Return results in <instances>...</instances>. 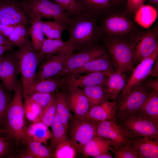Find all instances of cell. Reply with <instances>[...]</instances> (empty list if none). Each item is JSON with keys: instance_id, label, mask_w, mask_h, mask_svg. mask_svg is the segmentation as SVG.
<instances>
[{"instance_id": "obj_2", "label": "cell", "mask_w": 158, "mask_h": 158, "mask_svg": "<svg viewBox=\"0 0 158 158\" xmlns=\"http://www.w3.org/2000/svg\"><path fill=\"white\" fill-rule=\"evenodd\" d=\"M13 92V98L6 108L4 134L19 145L23 140V134L27 128L22 99L21 81L18 82Z\"/></svg>"}, {"instance_id": "obj_49", "label": "cell", "mask_w": 158, "mask_h": 158, "mask_svg": "<svg viewBox=\"0 0 158 158\" xmlns=\"http://www.w3.org/2000/svg\"><path fill=\"white\" fill-rule=\"evenodd\" d=\"M17 157L21 158H34L27 150L24 152L19 153Z\"/></svg>"}, {"instance_id": "obj_31", "label": "cell", "mask_w": 158, "mask_h": 158, "mask_svg": "<svg viewBox=\"0 0 158 158\" xmlns=\"http://www.w3.org/2000/svg\"><path fill=\"white\" fill-rule=\"evenodd\" d=\"M31 24L29 33L31 39V43L33 48L40 51L45 40L42 26V18H37L30 21Z\"/></svg>"}, {"instance_id": "obj_24", "label": "cell", "mask_w": 158, "mask_h": 158, "mask_svg": "<svg viewBox=\"0 0 158 158\" xmlns=\"http://www.w3.org/2000/svg\"><path fill=\"white\" fill-rule=\"evenodd\" d=\"M48 127L40 121L32 123L27 127L23 134V140L46 145L47 141L50 139L52 136V132Z\"/></svg>"}, {"instance_id": "obj_30", "label": "cell", "mask_w": 158, "mask_h": 158, "mask_svg": "<svg viewBox=\"0 0 158 158\" xmlns=\"http://www.w3.org/2000/svg\"><path fill=\"white\" fill-rule=\"evenodd\" d=\"M51 127L52 136L50 139V142L48 148L53 154L59 143L70 138L67 131L59 119L56 113Z\"/></svg>"}, {"instance_id": "obj_19", "label": "cell", "mask_w": 158, "mask_h": 158, "mask_svg": "<svg viewBox=\"0 0 158 158\" xmlns=\"http://www.w3.org/2000/svg\"><path fill=\"white\" fill-rule=\"evenodd\" d=\"M19 73L16 61L11 54L4 57L0 69V79L2 85L9 92L13 91L18 82L17 78Z\"/></svg>"}, {"instance_id": "obj_45", "label": "cell", "mask_w": 158, "mask_h": 158, "mask_svg": "<svg viewBox=\"0 0 158 158\" xmlns=\"http://www.w3.org/2000/svg\"><path fill=\"white\" fill-rule=\"evenodd\" d=\"M145 0H127L125 13L128 15H134L139 8L144 4Z\"/></svg>"}, {"instance_id": "obj_12", "label": "cell", "mask_w": 158, "mask_h": 158, "mask_svg": "<svg viewBox=\"0 0 158 158\" xmlns=\"http://www.w3.org/2000/svg\"><path fill=\"white\" fill-rule=\"evenodd\" d=\"M98 123L97 136L110 140L111 146L117 147L130 143L127 133L115 118Z\"/></svg>"}, {"instance_id": "obj_14", "label": "cell", "mask_w": 158, "mask_h": 158, "mask_svg": "<svg viewBox=\"0 0 158 158\" xmlns=\"http://www.w3.org/2000/svg\"><path fill=\"white\" fill-rule=\"evenodd\" d=\"M158 47L150 56L142 60L134 68L132 73L122 90L121 94L129 92L134 87L143 82L152 73L157 58Z\"/></svg>"}, {"instance_id": "obj_4", "label": "cell", "mask_w": 158, "mask_h": 158, "mask_svg": "<svg viewBox=\"0 0 158 158\" xmlns=\"http://www.w3.org/2000/svg\"><path fill=\"white\" fill-rule=\"evenodd\" d=\"M29 22L37 18L52 19L66 26L73 19L59 5L51 0H22L18 1Z\"/></svg>"}, {"instance_id": "obj_17", "label": "cell", "mask_w": 158, "mask_h": 158, "mask_svg": "<svg viewBox=\"0 0 158 158\" xmlns=\"http://www.w3.org/2000/svg\"><path fill=\"white\" fill-rule=\"evenodd\" d=\"M83 13L98 20L115 12L117 5L114 0H77Z\"/></svg>"}, {"instance_id": "obj_37", "label": "cell", "mask_w": 158, "mask_h": 158, "mask_svg": "<svg viewBox=\"0 0 158 158\" xmlns=\"http://www.w3.org/2000/svg\"><path fill=\"white\" fill-rule=\"evenodd\" d=\"M78 154V153L77 150L70 138L57 145L53 153V157L74 158Z\"/></svg>"}, {"instance_id": "obj_48", "label": "cell", "mask_w": 158, "mask_h": 158, "mask_svg": "<svg viewBox=\"0 0 158 158\" xmlns=\"http://www.w3.org/2000/svg\"><path fill=\"white\" fill-rule=\"evenodd\" d=\"M147 83L149 87L152 89L158 91V80L148 81Z\"/></svg>"}, {"instance_id": "obj_46", "label": "cell", "mask_w": 158, "mask_h": 158, "mask_svg": "<svg viewBox=\"0 0 158 158\" xmlns=\"http://www.w3.org/2000/svg\"><path fill=\"white\" fill-rule=\"evenodd\" d=\"M17 25H7L0 23V33L8 39Z\"/></svg>"}, {"instance_id": "obj_41", "label": "cell", "mask_w": 158, "mask_h": 158, "mask_svg": "<svg viewBox=\"0 0 158 158\" xmlns=\"http://www.w3.org/2000/svg\"><path fill=\"white\" fill-rule=\"evenodd\" d=\"M54 0L62 7L68 16L72 18L83 13L82 9L77 0Z\"/></svg>"}, {"instance_id": "obj_50", "label": "cell", "mask_w": 158, "mask_h": 158, "mask_svg": "<svg viewBox=\"0 0 158 158\" xmlns=\"http://www.w3.org/2000/svg\"><path fill=\"white\" fill-rule=\"evenodd\" d=\"M13 44L9 40L0 33V45Z\"/></svg>"}, {"instance_id": "obj_6", "label": "cell", "mask_w": 158, "mask_h": 158, "mask_svg": "<svg viewBox=\"0 0 158 158\" xmlns=\"http://www.w3.org/2000/svg\"><path fill=\"white\" fill-rule=\"evenodd\" d=\"M130 139L138 137H158V123L138 110L115 118Z\"/></svg>"}, {"instance_id": "obj_5", "label": "cell", "mask_w": 158, "mask_h": 158, "mask_svg": "<svg viewBox=\"0 0 158 158\" xmlns=\"http://www.w3.org/2000/svg\"><path fill=\"white\" fill-rule=\"evenodd\" d=\"M11 54L16 61L21 75L23 91L34 82L37 69L44 59L33 48L30 41Z\"/></svg>"}, {"instance_id": "obj_3", "label": "cell", "mask_w": 158, "mask_h": 158, "mask_svg": "<svg viewBox=\"0 0 158 158\" xmlns=\"http://www.w3.org/2000/svg\"><path fill=\"white\" fill-rule=\"evenodd\" d=\"M99 20L102 39L130 40L139 32L135 23L126 14L114 12Z\"/></svg>"}, {"instance_id": "obj_22", "label": "cell", "mask_w": 158, "mask_h": 158, "mask_svg": "<svg viewBox=\"0 0 158 158\" xmlns=\"http://www.w3.org/2000/svg\"><path fill=\"white\" fill-rule=\"evenodd\" d=\"M111 65L106 53L87 62L82 67L67 73L63 76H77L82 73L103 71H112Z\"/></svg>"}, {"instance_id": "obj_53", "label": "cell", "mask_w": 158, "mask_h": 158, "mask_svg": "<svg viewBox=\"0 0 158 158\" xmlns=\"http://www.w3.org/2000/svg\"><path fill=\"white\" fill-rule=\"evenodd\" d=\"M4 58V56L3 55L0 56V69L1 68L3 63Z\"/></svg>"}, {"instance_id": "obj_27", "label": "cell", "mask_w": 158, "mask_h": 158, "mask_svg": "<svg viewBox=\"0 0 158 158\" xmlns=\"http://www.w3.org/2000/svg\"><path fill=\"white\" fill-rule=\"evenodd\" d=\"M56 101V113L60 120L67 131L69 121L72 116L67 99L66 89L54 93Z\"/></svg>"}, {"instance_id": "obj_54", "label": "cell", "mask_w": 158, "mask_h": 158, "mask_svg": "<svg viewBox=\"0 0 158 158\" xmlns=\"http://www.w3.org/2000/svg\"><path fill=\"white\" fill-rule=\"evenodd\" d=\"M117 5L119 4L123 0H114Z\"/></svg>"}, {"instance_id": "obj_16", "label": "cell", "mask_w": 158, "mask_h": 158, "mask_svg": "<svg viewBox=\"0 0 158 158\" xmlns=\"http://www.w3.org/2000/svg\"><path fill=\"white\" fill-rule=\"evenodd\" d=\"M111 71L97 72L72 76H64L63 86L65 88H81L99 85H105Z\"/></svg>"}, {"instance_id": "obj_40", "label": "cell", "mask_w": 158, "mask_h": 158, "mask_svg": "<svg viewBox=\"0 0 158 158\" xmlns=\"http://www.w3.org/2000/svg\"><path fill=\"white\" fill-rule=\"evenodd\" d=\"M56 114V101L54 97L42 111L40 121L48 127L51 126Z\"/></svg>"}, {"instance_id": "obj_29", "label": "cell", "mask_w": 158, "mask_h": 158, "mask_svg": "<svg viewBox=\"0 0 158 158\" xmlns=\"http://www.w3.org/2000/svg\"><path fill=\"white\" fill-rule=\"evenodd\" d=\"M157 9L150 5L141 6L134 14V21L143 28L148 29L157 18Z\"/></svg>"}, {"instance_id": "obj_13", "label": "cell", "mask_w": 158, "mask_h": 158, "mask_svg": "<svg viewBox=\"0 0 158 158\" xmlns=\"http://www.w3.org/2000/svg\"><path fill=\"white\" fill-rule=\"evenodd\" d=\"M73 52L59 53L46 56L45 61H42L37 71L34 82L57 78L66 61Z\"/></svg>"}, {"instance_id": "obj_44", "label": "cell", "mask_w": 158, "mask_h": 158, "mask_svg": "<svg viewBox=\"0 0 158 158\" xmlns=\"http://www.w3.org/2000/svg\"><path fill=\"white\" fill-rule=\"evenodd\" d=\"M11 140L4 134L0 133V158L6 156L10 152Z\"/></svg>"}, {"instance_id": "obj_33", "label": "cell", "mask_w": 158, "mask_h": 158, "mask_svg": "<svg viewBox=\"0 0 158 158\" xmlns=\"http://www.w3.org/2000/svg\"><path fill=\"white\" fill-rule=\"evenodd\" d=\"M82 88L88 99L90 108L107 100L104 85L86 87Z\"/></svg>"}, {"instance_id": "obj_34", "label": "cell", "mask_w": 158, "mask_h": 158, "mask_svg": "<svg viewBox=\"0 0 158 158\" xmlns=\"http://www.w3.org/2000/svg\"><path fill=\"white\" fill-rule=\"evenodd\" d=\"M28 29L27 25L23 23L18 24L8 39L14 46L18 48H21L30 41Z\"/></svg>"}, {"instance_id": "obj_11", "label": "cell", "mask_w": 158, "mask_h": 158, "mask_svg": "<svg viewBox=\"0 0 158 158\" xmlns=\"http://www.w3.org/2000/svg\"><path fill=\"white\" fill-rule=\"evenodd\" d=\"M106 53L104 49L95 45L80 50L77 53L73 52L66 61L58 77L63 76L72 71L80 68L88 62Z\"/></svg>"}, {"instance_id": "obj_7", "label": "cell", "mask_w": 158, "mask_h": 158, "mask_svg": "<svg viewBox=\"0 0 158 158\" xmlns=\"http://www.w3.org/2000/svg\"><path fill=\"white\" fill-rule=\"evenodd\" d=\"M102 40L112 59L114 72L121 73L132 71L135 56L134 46L131 40Z\"/></svg>"}, {"instance_id": "obj_39", "label": "cell", "mask_w": 158, "mask_h": 158, "mask_svg": "<svg viewBox=\"0 0 158 158\" xmlns=\"http://www.w3.org/2000/svg\"><path fill=\"white\" fill-rule=\"evenodd\" d=\"M109 150L114 154V158H139L137 152L130 142L117 147L110 146Z\"/></svg>"}, {"instance_id": "obj_20", "label": "cell", "mask_w": 158, "mask_h": 158, "mask_svg": "<svg viewBox=\"0 0 158 158\" xmlns=\"http://www.w3.org/2000/svg\"><path fill=\"white\" fill-rule=\"evenodd\" d=\"M139 158H158V137H138L130 139Z\"/></svg>"}, {"instance_id": "obj_47", "label": "cell", "mask_w": 158, "mask_h": 158, "mask_svg": "<svg viewBox=\"0 0 158 158\" xmlns=\"http://www.w3.org/2000/svg\"><path fill=\"white\" fill-rule=\"evenodd\" d=\"M14 46L13 44L0 45V56L3 55L5 52L12 49Z\"/></svg>"}, {"instance_id": "obj_35", "label": "cell", "mask_w": 158, "mask_h": 158, "mask_svg": "<svg viewBox=\"0 0 158 158\" xmlns=\"http://www.w3.org/2000/svg\"><path fill=\"white\" fill-rule=\"evenodd\" d=\"M42 26L44 35L48 39H61L63 31L67 26L63 23L57 20L42 21Z\"/></svg>"}, {"instance_id": "obj_18", "label": "cell", "mask_w": 158, "mask_h": 158, "mask_svg": "<svg viewBox=\"0 0 158 158\" xmlns=\"http://www.w3.org/2000/svg\"><path fill=\"white\" fill-rule=\"evenodd\" d=\"M65 89L69 106L73 115L78 118H85L90 105L83 89L78 87Z\"/></svg>"}, {"instance_id": "obj_43", "label": "cell", "mask_w": 158, "mask_h": 158, "mask_svg": "<svg viewBox=\"0 0 158 158\" xmlns=\"http://www.w3.org/2000/svg\"><path fill=\"white\" fill-rule=\"evenodd\" d=\"M54 93L37 92L25 97H27L31 101L36 103L43 109L54 97Z\"/></svg>"}, {"instance_id": "obj_10", "label": "cell", "mask_w": 158, "mask_h": 158, "mask_svg": "<svg viewBox=\"0 0 158 158\" xmlns=\"http://www.w3.org/2000/svg\"><path fill=\"white\" fill-rule=\"evenodd\" d=\"M148 29L139 32L131 40L134 46L135 62H140L158 47L157 27H150Z\"/></svg>"}, {"instance_id": "obj_26", "label": "cell", "mask_w": 158, "mask_h": 158, "mask_svg": "<svg viewBox=\"0 0 158 158\" xmlns=\"http://www.w3.org/2000/svg\"><path fill=\"white\" fill-rule=\"evenodd\" d=\"M126 84L125 73L109 72L105 85L107 99L115 101Z\"/></svg>"}, {"instance_id": "obj_51", "label": "cell", "mask_w": 158, "mask_h": 158, "mask_svg": "<svg viewBox=\"0 0 158 158\" xmlns=\"http://www.w3.org/2000/svg\"><path fill=\"white\" fill-rule=\"evenodd\" d=\"M112 153H110L109 151L107 152L102 154L95 157V158H113Z\"/></svg>"}, {"instance_id": "obj_1", "label": "cell", "mask_w": 158, "mask_h": 158, "mask_svg": "<svg viewBox=\"0 0 158 158\" xmlns=\"http://www.w3.org/2000/svg\"><path fill=\"white\" fill-rule=\"evenodd\" d=\"M72 23L67 26L68 40L73 45L74 51H80L94 45L102 36L97 20L83 13L72 18Z\"/></svg>"}, {"instance_id": "obj_38", "label": "cell", "mask_w": 158, "mask_h": 158, "mask_svg": "<svg viewBox=\"0 0 158 158\" xmlns=\"http://www.w3.org/2000/svg\"><path fill=\"white\" fill-rule=\"evenodd\" d=\"M24 108L25 114L28 120L32 123L40 121V116L43 108L26 97H24Z\"/></svg>"}, {"instance_id": "obj_36", "label": "cell", "mask_w": 158, "mask_h": 158, "mask_svg": "<svg viewBox=\"0 0 158 158\" xmlns=\"http://www.w3.org/2000/svg\"><path fill=\"white\" fill-rule=\"evenodd\" d=\"M22 142L25 144L26 150L34 158L53 157V153L49 148L41 143L26 140H23Z\"/></svg>"}, {"instance_id": "obj_52", "label": "cell", "mask_w": 158, "mask_h": 158, "mask_svg": "<svg viewBox=\"0 0 158 158\" xmlns=\"http://www.w3.org/2000/svg\"><path fill=\"white\" fill-rule=\"evenodd\" d=\"M148 1L150 4V5L152 6L157 9V8L158 0H148Z\"/></svg>"}, {"instance_id": "obj_23", "label": "cell", "mask_w": 158, "mask_h": 158, "mask_svg": "<svg viewBox=\"0 0 158 158\" xmlns=\"http://www.w3.org/2000/svg\"><path fill=\"white\" fill-rule=\"evenodd\" d=\"M115 105V101L106 100L90 108L85 118L97 122L114 119Z\"/></svg>"}, {"instance_id": "obj_56", "label": "cell", "mask_w": 158, "mask_h": 158, "mask_svg": "<svg viewBox=\"0 0 158 158\" xmlns=\"http://www.w3.org/2000/svg\"></svg>"}, {"instance_id": "obj_8", "label": "cell", "mask_w": 158, "mask_h": 158, "mask_svg": "<svg viewBox=\"0 0 158 158\" xmlns=\"http://www.w3.org/2000/svg\"><path fill=\"white\" fill-rule=\"evenodd\" d=\"M152 90L147 83L142 82L128 93L119 95L115 100V118L122 117L138 111L148 98Z\"/></svg>"}, {"instance_id": "obj_25", "label": "cell", "mask_w": 158, "mask_h": 158, "mask_svg": "<svg viewBox=\"0 0 158 158\" xmlns=\"http://www.w3.org/2000/svg\"><path fill=\"white\" fill-rule=\"evenodd\" d=\"M74 48L73 44L68 40L63 41L62 39H45L39 53L44 59L48 55L59 53L73 52Z\"/></svg>"}, {"instance_id": "obj_15", "label": "cell", "mask_w": 158, "mask_h": 158, "mask_svg": "<svg viewBox=\"0 0 158 158\" xmlns=\"http://www.w3.org/2000/svg\"><path fill=\"white\" fill-rule=\"evenodd\" d=\"M30 23L26 15L16 0H0V23L15 25Z\"/></svg>"}, {"instance_id": "obj_9", "label": "cell", "mask_w": 158, "mask_h": 158, "mask_svg": "<svg viewBox=\"0 0 158 158\" xmlns=\"http://www.w3.org/2000/svg\"><path fill=\"white\" fill-rule=\"evenodd\" d=\"M98 123L85 118L76 117L73 115L68 126L69 137L77 150L82 154L84 146L97 136Z\"/></svg>"}, {"instance_id": "obj_55", "label": "cell", "mask_w": 158, "mask_h": 158, "mask_svg": "<svg viewBox=\"0 0 158 158\" xmlns=\"http://www.w3.org/2000/svg\"><path fill=\"white\" fill-rule=\"evenodd\" d=\"M0 134H4V130L3 129H0Z\"/></svg>"}, {"instance_id": "obj_21", "label": "cell", "mask_w": 158, "mask_h": 158, "mask_svg": "<svg viewBox=\"0 0 158 158\" xmlns=\"http://www.w3.org/2000/svg\"><path fill=\"white\" fill-rule=\"evenodd\" d=\"M63 87V80L60 77L51 78L33 82L22 93L24 97L37 92L54 93Z\"/></svg>"}, {"instance_id": "obj_32", "label": "cell", "mask_w": 158, "mask_h": 158, "mask_svg": "<svg viewBox=\"0 0 158 158\" xmlns=\"http://www.w3.org/2000/svg\"><path fill=\"white\" fill-rule=\"evenodd\" d=\"M138 110L158 123V91L152 90Z\"/></svg>"}, {"instance_id": "obj_42", "label": "cell", "mask_w": 158, "mask_h": 158, "mask_svg": "<svg viewBox=\"0 0 158 158\" xmlns=\"http://www.w3.org/2000/svg\"><path fill=\"white\" fill-rule=\"evenodd\" d=\"M8 92L0 84V129L3 130L4 127L6 107L10 102Z\"/></svg>"}, {"instance_id": "obj_28", "label": "cell", "mask_w": 158, "mask_h": 158, "mask_svg": "<svg viewBox=\"0 0 158 158\" xmlns=\"http://www.w3.org/2000/svg\"><path fill=\"white\" fill-rule=\"evenodd\" d=\"M111 142L99 136L94 137L83 147L82 154L85 157L95 158L108 152Z\"/></svg>"}]
</instances>
